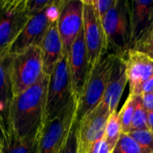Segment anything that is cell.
Returning <instances> with one entry per match:
<instances>
[{
  "label": "cell",
  "instance_id": "obj_4",
  "mask_svg": "<svg viewBox=\"0 0 153 153\" xmlns=\"http://www.w3.org/2000/svg\"><path fill=\"white\" fill-rule=\"evenodd\" d=\"M116 56L107 51L90 71L84 89L77 103L76 120L78 122L102 101Z\"/></svg>",
  "mask_w": 153,
  "mask_h": 153
},
{
  "label": "cell",
  "instance_id": "obj_6",
  "mask_svg": "<svg viewBox=\"0 0 153 153\" xmlns=\"http://www.w3.org/2000/svg\"><path fill=\"white\" fill-rule=\"evenodd\" d=\"M77 103L74 97L60 114L43 124L39 134L37 153L61 152L76 118Z\"/></svg>",
  "mask_w": 153,
  "mask_h": 153
},
{
  "label": "cell",
  "instance_id": "obj_24",
  "mask_svg": "<svg viewBox=\"0 0 153 153\" xmlns=\"http://www.w3.org/2000/svg\"><path fill=\"white\" fill-rule=\"evenodd\" d=\"M111 153H142L136 142L127 134H122Z\"/></svg>",
  "mask_w": 153,
  "mask_h": 153
},
{
  "label": "cell",
  "instance_id": "obj_29",
  "mask_svg": "<svg viewBox=\"0 0 153 153\" xmlns=\"http://www.w3.org/2000/svg\"><path fill=\"white\" fill-rule=\"evenodd\" d=\"M142 99H143V104L146 112L153 111V91L149 94L142 95Z\"/></svg>",
  "mask_w": 153,
  "mask_h": 153
},
{
  "label": "cell",
  "instance_id": "obj_16",
  "mask_svg": "<svg viewBox=\"0 0 153 153\" xmlns=\"http://www.w3.org/2000/svg\"><path fill=\"white\" fill-rule=\"evenodd\" d=\"M131 49L153 21V0L130 1Z\"/></svg>",
  "mask_w": 153,
  "mask_h": 153
},
{
  "label": "cell",
  "instance_id": "obj_9",
  "mask_svg": "<svg viewBox=\"0 0 153 153\" xmlns=\"http://www.w3.org/2000/svg\"><path fill=\"white\" fill-rule=\"evenodd\" d=\"M82 30L91 71L107 52V44L102 22L92 0H82Z\"/></svg>",
  "mask_w": 153,
  "mask_h": 153
},
{
  "label": "cell",
  "instance_id": "obj_17",
  "mask_svg": "<svg viewBox=\"0 0 153 153\" xmlns=\"http://www.w3.org/2000/svg\"><path fill=\"white\" fill-rule=\"evenodd\" d=\"M12 86L4 63H0V126L4 134L12 132L10 124V106L13 99Z\"/></svg>",
  "mask_w": 153,
  "mask_h": 153
},
{
  "label": "cell",
  "instance_id": "obj_5",
  "mask_svg": "<svg viewBox=\"0 0 153 153\" xmlns=\"http://www.w3.org/2000/svg\"><path fill=\"white\" fill-rule=\"evenodd\" d=\"M74 97L65 54L48 77L43 124L60 114Z\"/></svg>",
  "mask_w": 153,
  "mask_h": 153
},
{
  "label": "cell",
  "instance_id": "obj_27",
  "mask_svg": "<svg viewBox=\"0 0 153 153\" xmlns=\"http://www.w3.org/2000/svg\"><path fill=\"white\" fill-rule=\"evenodd\" d=\"M117 0H92V4L96 12L98 13L100 20L109 12V10L115 5Z\"/></svg>",
  "mask_w": 153,
  "mask_h": 153
},
{
  "label": "cell",
  "instance_id": "obj_23",
  "mask_svg": "<svg viewBox=\"0 0 153 153\" xmlns=\"http://www.w3.org/2000/svg\"><path fill=\"white\" fill-rule=\"evenodd\" d=\"M127 134L136 142L142 153H153V133L150 130L133 131Z\"/></svg>",
  "mask_w": 153,
  "mask_h": 153
},
{
  "label": "cell",
  "instance_id": "obj_14",
  "mask_svg": "<svg viewBox=\"0 0 153 153\" xmlns=\"http://www.w3.org/2000/svg\"><path fill=\"white\" fill-rule=\"evenodd\" d=\"M128 82L126 65L123 57L116 56L108 78L102 102L108 107L110 114L117 111L118 104Z\"/></svg>",
  "mask_w": 153,
  "mask_h": 153
},
{
  "label": "cell",
  "instance_id": "obj_13",
  "mask_svg": "<svg viewBox=\"0 0 153 153\" xmlns=\"http://www.w3.org/2000/svg\"><path fill=\"white\" fill-rule=\"evenodd\" d=\"M123 58L126 65L129 94L140 95L142 85L153 76V59L134 49H130Z\"/></svg>",
  "mask_w": 153,
  "mask_h": 153
},
{
  "label": "cell",
  "instance_id": "obj_19",
  "mask_svg": "<svg viewBox=\"0 0 153 153\" xmlns=\"http://www.w3.org/2000/svg\"><path fill=\"white\" fill-rule=\"evenodd\" d=\"M122 127L120 124V119L118 117V112L115 111L110 114L108 117L106 128H105V133H104V139L109 147L111 152L114 150L116 144L117 143L121 134H122Z\"/></svg>",
  "mask_w": 153,
  "mask_h": 153
},
{
  "label": "cell",
  "instance_id": "obj_32",
  "mask_svg": "<svg viewBox=\"0 0 153 153\" xmlns=\"http://www.w3.org/2000/svg\"><path fill=\"white\" fill-rule=\"evenodd\" d=\"M3 137H4V133H3V130H2V128L0 126V150H1V146H2Z\"/></svg>",
  "mask_w": 153,
  "mask_h": 153
},
{
  "label": "cell",
  "instance_id": "obj_33",
  "mask_svg": "<svg viewBox=\"0 0 153 153\" xmlns=\"http://www.w3.org/2000/svg\"><path fill=\"white\" fill-rule=\"evenodd\" d=\"M0 153H2V152H1V150H0Z\"/></svg>",
  "mask_w": 153,
  "mask_h": 153
},
{
  "label": "cell",
  "instance_id": "obj_3",
  "mask_svg": "<svg viewBox=\"0 0 153 153\" xmlns=\"http://www.w3.org/2000/svg\"><path fill=\"white\" fill-rule=\"evenodd\" d=\"M130 1L117 0L115 5L101 20L107 51L123 57L131 49Z\"/></svg>",
  "mask_w": 153,
  "mask_h": 153
},
{
  "label": "cell",
  "instance_id": "obj_21",
  "mask_svg": "<svg viewBox=\"0 0 153 153\" xmlns=\"http://www.w3.org/2000/svg\"><path fill=\"white\" fill-rule=\"evenodd\" d=\"M147 129H148L147 112L143 107L142 96L135 95V109H134V117L132 120L130 132L139 131V130H147Z\"/></svg>",
  "mask_w": 153,
  "mask_h": 153
},
{
  "label": "cell",
  "instance_id": "obj_15",
  "mask_svg": "<svg viewBox=\"0 0 153 153\" xmlns=\"http://www.w3.org/2000/svg\"><path fill=\"white\" fill-rule=\"evenodd\" d=\"M43 73L49 77L56 64L66 54L57 29V20L48 27L40 46Z\"/></svg>",
  "mask_w": 153,
  "mask_h": 153
},
{
  "label": "cell",
  "instance_id": "obj_20",
  "mask_svg": "<svg viewBox=\"0 0 153 153\" xmlns=\"http://www.w3.org/2000/svg\"><path fill=\"white\" fill-rule=\"evenodd\" d=\"M135 109V95L129 94L123 108L118 112L123 134H128L131 131L132 120Z\"/></svg>",
  "mask_w": 153,
  "mask_h": 153
},
{
  "label": "cell",
  "instance_id": "obj_18",
  "mask_svg": "<svg viewBox=\"0 0 153 153\" xmlns=\"http://www.w3.org/2000/svg\"><path fill=\"white\" fill-rule=\"evenodd\" d=\"M38 137L18 138L12 131L4 134L1 152L2 153H37Z\"/></svg>",
  "mask_w": 153,
  "mask_h": 153
},
{
  "label": "cell",
  "instance_id": "obj_2",
  "mask_svg": "<svg viewBox=\"0 0 153 153\" xmlns=\"http://www.w3.org/2000/svg\"><path fill=\"white\" fill-rule=\"evenodd\" d=\"M3 63L9 75L13 96L33 86L44 74L41 49L39 47H29L19 53L9 55Z\"/></svg>",
  "mask_w": 153,
  "mask_h": 153
},
{
  "label": "cell",
  "instance_id": "obj_12",
  "mask_svg": "<svg viewBox=\"0 0 153 153\" xmlns=\"http://www.w3.org/2000/svg\"><path fill=\"white\" fill-rule=\"evenodd\" d=\"M67 59L73 92L75 98L79 100L90 74L88 55L82 29L67 53Z\"/></svg>",
  "mask_w": 153,
  "mask_h": 153
},
{
  "label": "cell",
  "instance_id": "obj_25",
  "mask_svg": "<svg viewBox=\"0 0 153 153\" xmlns=\"http://www.w3.org/2000/svg\"><path fill=\"white\" fill-rule=\"evenodd\" d=\"M78 125H79V122L75 118L71 127L67 141L60 153H77L78 152Z\"/></svg>",
  "mask_w": 153,
  "mask_h": 153
},
{
  "label": "cell",
  "instance_id": "obj_7",
  "mask_svg": "<svg viewBox=\"0 0 153 153\" xmlns=\"http://www.w3.org/2000/svg\"><path fill=\"white\" fill-rule=\"evenodd\" d=\"M26 0H0V63L29 20Z\"/></svg>",
  "mask_w": 153,
  "mask_h": 153
},
{
  "label": "cell",
  "instance_id": "obj_10",
  "mask_svg": "<svg viewBox=\"0 0 153 153\" xmlns=\"http://www.w3.org/2000/svg\"><path fill=\"white\" fill-rule=\"evenodd\" d=\"M109 116L108 107L101 101L79 122L77 153H89L92 146L104 137Z\"/></svg>",
  "mask_w": 153,
  "mask_h": 153
},
{
  "label": "cell",
  "instance_id": "obj_28",
  "mask_svg": "<svg viewBox=\"0 0 153 153\" xmlns=\"http://www.w3.org/2000/svg\"><path fill=\"white\" fill-rule=\"evenodd\" d=\"M89 153H111V151L108 146L105 139L102 138L92 146Z\"/></svg>",
  "mask_w": 153,
  "mask_h": 153
},
{
  "label": "cell",
  "instance_id": "obj_22",
  "mask_svg": "<svg viewBox=\"0 0 153 153\" xmlns=\"http://www.w3.org/2000/svg\"><path fill=\"white\" fill-rule=\"evenodd\" d=\"M132 49L142 52L153 59V21Z\"/></svg>",
  "mask_w": 153,
  "mask_h": 153
},
{
  "label": "cell",
  "instance_id": "obj_1",
  "mask_svg": "<svg viewBox=\"0 0 153 153\" xmlns=\"http://www.w3.org/2000/svg\"><path fill=\"white\" fill-rule=\"evenodd\" d=\"M48 76L42 74L30 88L13 96L10 106V124L18 138L38 137L43 126Z\"/></svg>",
  "mask_w": 153,
  "mask_h": 153
},
{
  "label": "cell",
  "instance_id": "obj_8",
  "mask_svg": "<svg viewBox=\"0 0 153 153\" xmlns=\"http://www.w3.org/2000/svg\"><path fill=\"white\" fill-rule=\"evenodd\" d=\"M62 3L63 0H56L52 6L36 15L30 16L13 42L8 51V56L19 53L29 47L40 48L48 27L58 18Z\"/></svg>",
  "mask_w": 153,
  "mask_h": 153
},
{
  "label": "cell",
  "instance_id": "obj_11",
  "mask_svg": "<svg viewBox=\"0 0 153 153\" xmlns=\"http://www.w3.org/2000/svg\"><path fill=\"white\" fill-rule=\"evenodd\" d=\"M82 0H63L57 18V29L67 54L82 29Z\"/></svg>",
  "mask_w": 153,
  "mask_h": 153
},
{
  "label": "cell",
  "instance_id": "obj_31",
  "mask_svg": "<svg viewBox=\"0 0 153 153\" xmlns=\"http://www.w3.org/2000/svg\"><path fill=\"white\" fill-rule=\"evenodd\" d=\"M147 124H148V129L153 133V111L147 112Z\"/></svg>",
  "mask_w": 153,
  "mask_h": 153
},
{
  "label": "cell",
  "instance_id": "obj_26",
  "mask_svg": "<svg viewBox=\"0 0 153 153\" xmlns=\"http://www.w3.org/2000/svg\"><path fill=\"white\" fill-rule=\"evenodd\" d=\"M56 0H26V8L29 17L36 15L54 4Z\"/></svg>",
  "mask_w": 153,
  "mask_h": 153
},
{
  "label": "cell",
  "instance_id": "obj_30",
  "mask_svg": "<svg viewBox=\"0 0 153 153\" xmlns=\"http://www.w3.org/2000/svg\"><path fill=\"white\" fill-rule=\"evenodd\" d=\"M153 91V76H152L149 80H147L141 87L140 90V95L149 94Z\"/></svg>",
  "mask_w": 153,
  "mask_h": 153
}]
</instances>
